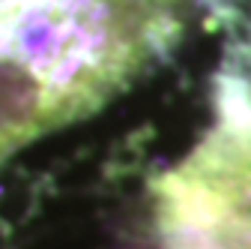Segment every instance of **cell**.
Wrapping results in <instances>:
<instances>
[{
    "label": "cell",
    "instance_id": "obj_1",
    "mask_svg": "<svg viewBox=\"0 0 251 249\" xmlns=\"http://www.w3.org/2000/svg\"><path fill=\"white\" fill-rule=\"evenodd\" d=\"M188 15L192 0H0V168L126 90Z\"/></svg>",
    "mask_w": 251,
    "mask_h": 249
},
{
    "label": "cell",
    "instance_id": "obj_2",
    "mask_svg": "<svg viewBox=\"0 0 251 249\" xmlns=\"http://www.w3.org/2000/svg\"><path fill=\"white\" fill-rule=\"evenodd\" d=\"M152 198L162 249H251V105L230 99Z\"/></svg>",
    "mask_w": 251,
    "mask_h": 249
}]
</instances>
